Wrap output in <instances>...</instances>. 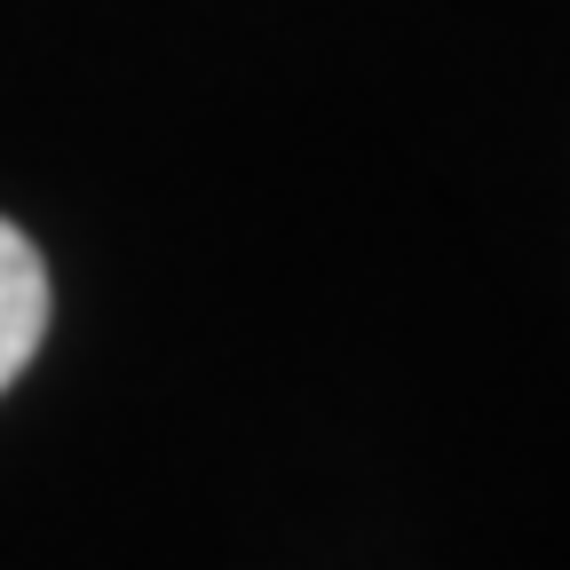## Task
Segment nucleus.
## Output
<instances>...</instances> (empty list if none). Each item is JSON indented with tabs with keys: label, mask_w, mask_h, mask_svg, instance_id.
Returning a JSON list of instances; mask_svg holds the SVG:
<instances>
[{
	"label": "nucleus",
	"mask_w": 570,
	"mask_h": 570,
	"mask_svg": "<svg viewBox=\"0 0 570 570\" xmlns=\"http://www.w3.org/2000/svg\"><path fill=\"white\" fill-rule=\"evenodd\" d=\"M40 333H48V262L9 214H0V396H9L17 373L40 356Z\"/></svg>",
	"instance_id": "obj_1"
}]
</instances>
